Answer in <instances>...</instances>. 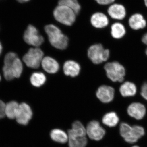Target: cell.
I'll return each instance as SVG.
<instances>
[{
	"label": "cell",
	"instance_id": "6da1fadb",
	"mask_svg": "<svg viewBox=\"0 0 147 147\" xmlns=\"http://www.w3.org/2000/svg\"><path fill=\"white\" fill-rule=\"evenodd\" d=\"M45 31L50 44L53 47L60 50H64L67 47L68 37L63 34L57 27L53 24H49L45 26Z\"/></svg>",
	"mask_w": 147,
	"mask_h": 147
},
{
	"label": "cell",
	"instance_id": "7a4b0ae2",
	"mask_svg": "<svg viewBox=\"0 0 147 147\" xmlns=\"http://www.w3.org/2000/svg\"><path fill=\"white\" fill-rule=\"evenodd\" d=\"M53 16L56 21L67 26L73 25L76 20V14L74 11L67 7L59 5L53 11Z\"/></svg>",
	"mask_w": 147,
	"mask_h": 147
},
{
	"label": "cell",
	"instance_id": "3957f363",
	"mask_svg": "<svg viewBox=\"0 0 147 147\" xmlns=\"http://www.w3.org/2000/svg\"><path fill=\"white\" fill-rule=\"evenodd\" d=\"M104 69L108 78L113 82H122L124 79L125 70L124 67L117 61L108 63Z\"/></svg>",
	"mask_w": 147,
	"mask_h": 147
},
{
	"label": "cell",
	"instance_id": "277c9868",
	"mask_svg": "<svg viewBox=\"0 0 147 147\" xmlns=\"http://www.w3.org/2000/svg\"><path fill=\"white\" fill-rule=\"evenodd\" d=\"M88 56L94 63L98 64L108 60L110 57V51L104 49L101 44H95L89 48Z\"/></svg>",
	"mask_w": 147,
	"mask_h": 147
},
{
	"label": "cell",
	"instance_id": "5b68a950",
	"mask_svg": "<svg viewBox=\"0 0 147 147\" xmlns=\"http://www.w3.org/2000/svg\"><path fill=\"white\" fill-rule=\"evenodd\" d=\"M43 52L38 47L31 48L23 57V61L30 68H38L43 59Z\"/></svg>",
	"mask_w": 147,
	"mask_h": 147
},
{
	"label": "cell",
	"instance_id": "8992f818",
	"mask_svg": "<svg viewBox=\"0 0 147 147\" xmlns=\"http://www.w3.org/2000/svg\"><path fill=\"white\" fill-rule=\"evenodd\" d=\"M24 38L25 42L35 47L40 46L44 42V38L39 32L32 25H29L24 32Z\"/></svg>",
	"mask_w": 147,
	"mask_h": 147
},
{
	"label": "cell",
	"instance_id": "52a82bcc",
	"mask_svg": "<svg viewBox=\"0 0 147 147\" xmlns=\"http://www.w3.org/2000/svg\"><path fill=\"white\" fill-rule=\"evenodd\" d=\"M86 134L90 139L98 141L101 140L105 134V130L96 121L90 122L87 125Z\"/></svg>",
	"mask_w": 147,
	"mask_h": 147
},
{
	"label": "cell",
	"instance_id": "ba28073f",
	"mask_svg": "<svg viewBox=\"0 0 147 147\" xmlns=\"http://www.w3.org/2000/svg\"><path fill=\"white\" fill-rule=\"evenodd\" d=\"M127 115L135 120L141 121L146 114V109L144 104L139 102H132L129 105L127 110Z\"/></svg>",
	"mask_w": 147,
	"mask_h": 147
},
{
	"label": "cell",
	"instance_id": "9c48e42d",
	"mask_svg": "<svg viewBox=\"0 0 147 147\" xmlns=\"http://www.w3.org/2000/svg\"><path fill=\"white\" fill-rule=\"evenodd\" d=\"M32 115L30 106L27 103L23 102L19 104L15 119L20 124L26 125L32 119Z\"/></svg>",
	"mask_w": 147,
	"mask_h": 147
},
{
	"label": "cell",
	"instance_id": "30bf717a",
	"mask_svg": "<svg viewBox=\"0 0 147 147\" xmlns=\"http://www.w3.org/2000/svg\"><path fill=\"white\" fill-rule=\"evenodd\" d=\"M69 147H86L88 140L86 135L74 132L71 129L68 131Z\"/></svg>",
	"mask_w": 147,
	"mask_h": 147
},
{
	"label": "cell",
	"instance_id": "8fae6325",
	"mask_svg": "<svg viewBox=\"0 0 147 147\" xmlns=\"http://www.w3.org/2000/svg\"><path fill=\"white\" fill-rule=\"evenodd\" d=\"M115 90L110 86L103 85L98 88L96 93V96L103 103H109L113 100Z\"/></svg>",
	"mask_w": 147,
	"mask_h": 147
},
{
	"label": "cell",
	"instance_id": "7c38bea8",
	"mask_svg": "<svg viewBox=\"0 0 147 147\" xmlns=\"http://www.w3.org/2000/svg\"><path fill=\"white\" fill-rule=\"evenodd\" d=\"M109 16L117 20H122L126 16V10L124 7L121 4H114L108 9Z\"/></svg>",
	"mask_w": 147,
	"mask_h": 147
},
{
	"label": "cell",
	"instance_id": "4fadbf2b",
	"mask_svg": "<svg viewBox=\"0 0 147 147\" xmlns=\"http://www.w3.org/2000/svg\"><path fill=\"white\" fill-rule=\"evenodd\" d=\"M92 26L97 28H102L107 26L109 20L105 14L101 12H96L92 15L90 19Z\"/></svg>",
	"mask_w": 147,
	"mask_h": 147
},
{
	"label": "cell",
	"instance_id": "5bb4252c",
	"mask_svg": "<svg viewBox=\"0 0 147 147\" xmlns=\"http://www.w3.org/2000/svg\"><path fill=\"white\" fill-rule=\"evenodd\" d=\"M146 134V131L144 127L141 125L134 124L132 125L131 137L128 144L133 145L137 144L140 139L143 138Z\"/></svg>",
	"mask_w": 147,
	"mask_h": 147
},
{
	"label": "cell",
	"instance_id": "9a60e30c",
	"mask_svg": "<svg viewBox=\"0 0 147 147\" xmlns=\"http://www.w3.org/2000/svg\"><path fill=\"white\" fill-rule=\"evenodd\" d=\"M41 65L45 71L50 74L56 73L57 72L59 68L57 62L53 58L49 57L43 58Z\"/></svg>",
	"mask_w": 147,
	"mask_h": 147
},
{
	"label": "cell",
	"instance_id": "2e32d148",
	"mask_svg": "<svg viewBox=\"0 0 147 147\" xmlns=\"http://www.w3.org/2000/svg\"><path fill=\"white\" fill-rule=\"evenodd\" d=\"M129 24L131 29L138 30L143 29L146 26V21L142 14L135 13L130 17L129 20Z\"/></svg>",
	"mask_w": 147,
	"mask_h": 147
},
{
	"label": "cell",
	"instance_id": "e0dca14e",
	"mask_svg": "<svg viewBox=\"0 0 147 147\" xmlns=\"http://www.w3.org/2000/svg\"><path fill=\"white\" fill-rule=\"evenodd\" d=\"M80 71V65L74 61H67L64 64V73L67 76L75 77L79 74Z\"/></svg>",
	"mask_w": 147,
	"mask_h": 147
},
{
	"label": "cell",
	"instance_id": "ac0fdd59",
	"mask_svg": "<svg viewBox=\"0 0 147 147\" xmlns=\"http://www.w3.org/2000/svg\"><path fill=\"white\" fill-rule=\"evenodd\" d=\"M119 91L123 97L134 96L137 93V87L132 82H126L121 85Z\"/></svg>",
	"mask_w": 147,
	"mask_h": 147
},
{
	"label": "cell",
	"instance_id": "d6986e66",
	"mask_svg": "<svg viewBox=\"0 0 147 147\" xmlns=\"http://www.w3.org/2000/svg\"><path fill=\"white\" fill-rule=\"evenodd\" d=\"M120 122V118L117 114L114 112L106 113L102 118L103 124L110 127L117 126Z\"/></svg>",
	"mask_w": 147,
	"mask_h": 147
},
{
	"label": "cell",
	"instance_id": "ffe728a7",
	"mask_svg": "<svg viewBox=\"0 0 147 147\" xmlns=\"http://www.w3.org/2000/svg\"><path fill=\"white\" fill-rule=\"evenodd\" d=\"M51 139L53 141L61 144H65L68 141V134L61 129H55L50 133Z\"/></svg>",
	"mask_w": 147,
	"mask_h": 147
},
{
	"label": "cell",
	"instance_id": "44dd1931",
	"mask_svg": "<svg viewBox=\"0 0 147 147\" xmlns=\"http://www.w3.org/2000/svg\"><path fill=\"white\" fill-rule=\"evenodd\" d=\"M111 33L112 36L116 39H120L124 36L126 33L125 28L122 24L115 23L111 26Z\"/></svg>",
	"mask_w": 147,
	"mask_h": 147
},
{
	"label": "cell",
	"instance_id": "7402d4cb",
	"mask_svg": "<svg viewBox=\"0 0 147 147\" xmlns=\"http://www.w3.org/2000/svg\"><path fill=\"white\" fill-rule=\"evenodd\" d=\"M19 104L15 101H11L6 104L5 113L8 118L14 119L19 108Z\"/></svg>",
	"mask_w": 147,
	"mask_h": 147
},
{
	"label": "cell",
	"instance_id": "603a6c76",
	"mask_svg": "<svg viewBox=\"0 0 147 147\" xmlns=\"http://www.w3.org/2000/svg\"><path fill=\"white\" fill-rule=\"evenodd\" d=\"M58 5L67 7L73 10L76 14H78L81 9V5L78 0H59Z\"/></svg>",
	"mask_w": 147,
	"mask_h": 147
},
{
	"label": "cell",
	"instance_id": "cb8c5ba5",
	"mask_svg": "<svg viewBox=\"0 0 147 147\" xmlns=\"http://www.w3.org/2000/svg\"><path fill=\"white\" fill-rule=\"evenodd\" d=\"M46 77L42 72H34L30 77V82L35 87H39L44 84L46 81Z\"/></svg>",
	"mask_w": 147,
	"mask_h": 147
},
{
	"label": "cell",
	"instance_id": "d4e9b609",
	"mask_svg": "<svg viewBox=\"0 0 147 147\" xmlns=\"http://www.w3.org/2000/svg\"><path fill=\"white\" fill-rule=\"evenodd\" d=\"M14 78H19L23 70L22 62L18 57L16 58L11 67Z\"/></svg>",
	"mask_w": 147,
	"mask_h": 147
},
{
	"label": "cell",
	"instance_id": "484cf974",
	"mask_svg": "<svg viewBox=\"0 0 147 147\" xmlns=\"http://www.w3.org/2000/svg\"><path fill=\"white\" fill-rule=\"evenodd\" d=\"M17 57L15 53L10 52L5 55L4 59L5 66L11 67L14 60Z\"/></svg>",
	"mask_w": 147,
	"mask_h": 147
},
{
	"label": "cell",
	"instance_id": "4316f807",
	"mask_svg": "<svg viewBox=\"0 0 147 147\" xmlns=\"http://www.w3.org/2000/svg\"><path fill=\"white\" fill-rule=\"evenodd\" d=\"M3 70V71L4 76L7 80L10 81L14 79V77L11 67H7L4 66Z\"/></svg>",
	"mask_w": 147,
	"mask_h": 147
},
{
	"label": "cell",
	"instance_id": "83f0119b",
	"mask_svg": "<svg viewBox=\"0 0 147 147\" xmlns=\"http://www.w3.org/2000/svg\"><path fill=\"white\" fill-rule=\"evenodd\" d=\"M141 94L142 97L147 100V82H145L142 85Z\"/></svg>",
	"mask_w": 147,
	"mask_h": 147
},
{
	"label": "cell",
	"instance_id": "f1b7e54d",
	"mask_svg": "<svg viewBox=\"0 0 147 147\" xmlns=\"http://www.w3.org/2000/svg\"><path fill=\"white\" fill-rule=\"evenodd\" d=\"M96 1L101 5H108L112 3L115 0H95Z\"/></svg>",
	"mask_w": 147,
	"mask_h": 147
},
{
	"label": "cell",
	"instance_id": "f546056e",
	"mask_svg": "<svg viewBox=\"0 0 147 147\" xmlns=\"http://www.w3.org/2000/svg\"><path fill=\"white\" fill-rule=\"evenodd\" d=\"M142 41L144 44H145V45H146L147 46V33L145 34L144 36H143V37L142 38ZM146 55L147 56V47L146 49Z\"/></svg>",
	"mask_w": 147,
	"mask_h": 147
},
{
	"label": "cell",
	"instance_id": "4dcf8cb0",
	"mask_svg": "<svg viewBox=\"0 0 147 147\" xmlns=\"http://www.w3.org/2000/svg\"><path fill=\"white\" fill-rule=\"evenodd\" d=\"M5 103L2 100H0V111L5 112Z\"/></svg>",
	"mask_w": 147,
	"mask_h": 147
},
{
	"label": "cell",
	"instance_id": "1f68e13d",
	"mask_svg": "<svg viewBox=\"0 0 147 147\" xmlns=\"http://www.w3.org/2000/svg\"><path fill=\"white\" fill-rule=\"evenodd\" d=\"M5 116V112L0 111V119L3 118Z\"/></svg>",
	"mask_w": 147,
	"mask_h": 147
},
{
	"label": "cell",
	"instance_id": "d6a6232c",
	"mask_svg": "<svg viewBox=\"0 0 147 147\" xmlns=\"http://www.w3.org/2000/svg\"><path fill=\"white\" fill-rule=\"evenodd\" d=\"M30 0H17L18 2L21 3H24L27 2L29 1Z\"/></svg>",
	"mask_w": 147,
	"mask_h": 147
},
{
	"label": "cell",
	"instance_id": "836d02e7",
	"mask_svg": "<svg viewBox=\"0 0 147 147\" xmlns=\"http://www.w3.org/2000/svg\"><path fill=\"white\" fill-rule=\"evenodd\" d=\"M2 51V46L1 43L0 42V55L1 54Z\"/></svg>",
	"mask_w": 147,
	"mask_h": 147
},
{
	"label": "cell",
	"instance_id": "e575fe53",
	"mask_svg": "<svg viewBox=\"0 0 147 147\" xmlns=\"http://www.w3.org/2000/svg\"><path fill=\"white\" fill-rule=\"evenodd\" d=\"M131 147H140L139 145L137 144L133 145V146H131Z\"/></svg>",
	"mask_w": 147,
	"mask_h": 147
},
{
	"label": "cell",
	"instance_id": "d590c367",
	"mask_svg": "<svg viewBox=\"0 0 147 147\" xmlns=\"http://www.w3.org/2000/svg\"><path fill=\"white\" fill-rule=\"evenodd\" d=\"M144 3L145 5H146V7H147V0H144Z\"/></svg>",
	"mask_w": 147,
	"mask_h": 147
},
{
	"label": "cell",
	"instance_id": "8d00e7d4",
	"mask_svg": "<svg viewBox=\"0 0 147 147\" xmlns=\"http://www.w3.org/2000/svg\"><path fill=\"white\" fill-rule=\"evenodd\" d=\"M1 76H0V80H1Z\"/></svg>",
	"mask_w": 147,
	"mask_h": 147
}]
</instances>
